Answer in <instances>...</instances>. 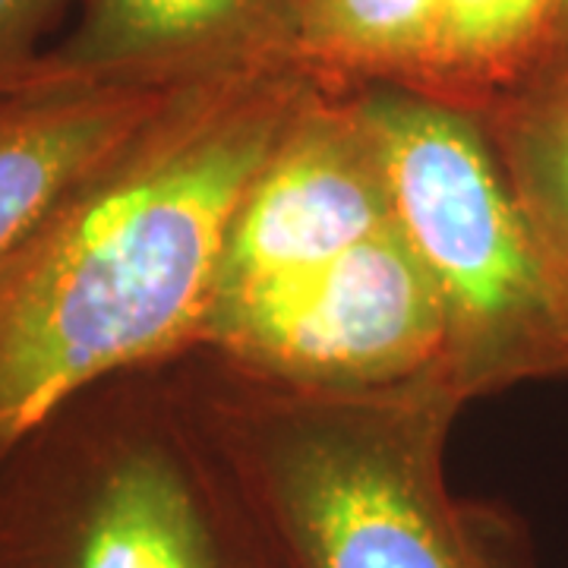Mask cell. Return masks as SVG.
Listing matches in <instances>:
<instances>
[{"mask_svg":"<svg viewBox=\"0 0 568 568\" xmlns=\"http://www.w3.org/2000/svg\"><path fill=\"white\" fill-rule=\"evenodd\" d=\"M310 85L287 54L178 82L0 260V455L82 388L203 345L234 215Z\"/></svg>","mask_w":568,"mask_h":568,"instance_id":"6da1fadb","label":"cell"},{"mask_svg":"<svg viewBox=\"0 0 568 568\" xmlns=\"http://www.w3.org/2000/svg\"><path fill=\"white\" fill-rule=\"evenodd\" d=\"M178 364L287 568H534L508 511L448 489V429L467 402L439 369L310 388L205 347Z\"/></svg>","mask_w":568,"mask_h":568,"instance_id":"7a4b0ae2","label":"cell"},{"mask_svg":"<svg viewBox=\"0 0 568 568\" xmlns=\"http://www.w3.org/2000/svg\"><path fill=\"white\" fill-rule=\"evenodd\" d=\"M0 568H287L178 361L82 388L0 455Z\"/></svg>","mask_w":568,"mask_h":568,"instance_id":"3957f363","label":"cell"},{"mask_svg":"<svg viewBox=\"0 0 568 568\" xmlns=\"http://www.w3.org/2000/svg\"><path fill=\"white\" fill-rule=\"evenodd\" d=\"M386 164L395 224L433 284L439 373L465 398L568 376V301L477 111L414 85L351 89Z\"/></svg>","mask_w":568,"mask_h":568,"instance_id":"277c9868","label":"cell"},{"mask_svg":"<svg viewBox=\"0 0 568 568\" xmlns=\"http://www.w3.org/2000/svg\"><path fill=\"white\" fill-rule=\"evenodd\" d=\"M205 351L310 388H373L439 369L443 306L398 224L301 282L205 325Z\"/></svg>","mask_w":568,"mask_h":568,"instance_id":"5b68a950","label":"cell"},{"mask_svg":"<svg viewBox=\"0 0 568 568\" xmlns=\"http://www.w3.org/2000/svg\"><path fill=\"white\" fill-rule=\"evenodd\" d=\"M392 224L386 164L351 89L313 80L234 215L205 325L320 272Z\"/></svg>","mask_w":568,"mask_h":568,"instance_id":"8992f818","label":"cell"},{"mask_svg":"<svg viewBox=\"0 0 568 568\" xmlns=\"http://www.w3.org/2000/svg\"><path fill=\"white\" fill-rule=\"evenodd\" d=\"M301 0H73L77 22L29 77L171 85L231 63L287 54Z\"/></svg>","mask_w":568,"mask_h":568,"instance_id":"52a82bcc","label":"cell"},{"mask_svg":"<svg viewBox=\"0 0 568 568\" xmlns=\"http://www.w3.org/2000/svg\"><path fill=\"white\" fill-rule=\"evenodd\" d=\"M171 85L29 80L0 99V260L95 174Z\"/></svg>","mask_w":568,"mask_h":568,"instance_id":"ba28073f","label":"cell"},{"mask_svg":"<svg viewBox=\"0 0 568 568\" xmlns=\"http://www.w3.org/2000/svg\"><path fill=\"white\" fill-rule=\"evenodd\" d=\"M477 114L568 301V32Z\"/></svg>","mask_w":568,"mask_h":568,"instance_id":"9c48e42d","label":"cell"},{"mask_svg":"<svg viewBox=\"0 0 568 568\" xmlns=\"http://www.w3.org/2000/svg\"><path fill=\"white\" fill-rule=\"evenodd\" d=\"M439 0H301L287 58L328 89L398 82L420 89Z\"/></svg>","mask_w":568,"mask_h":568,"instance_id":"30bf717a","label":"cell"},{"mask_svg":"<svg viewBox=\"0 0 568 568\" xmlns=\"http://www.w3.org/2000/svg\"><path fill=\"white\" fill-rule=\"evenodd\" d=\"M568 32V0H439L424 92L484 108Z\"/></svg>","mask_w":568,"mask_h":568,"instance_id":"8fae6325","label":"cell"},{"mask_svg":"<svg viewBox=\"0 0 568 568\" xmlns=\"http://www.w3.org/2000/svg\"><path fill=\"white\" fill-rule=\"evenodd\" d=\"M73 0H0V99L29 80Z\"/></svg>","mask_w":568,"mask_h":568,"instance_id":"7c38bea8","label":"cell"}]
</instances>
